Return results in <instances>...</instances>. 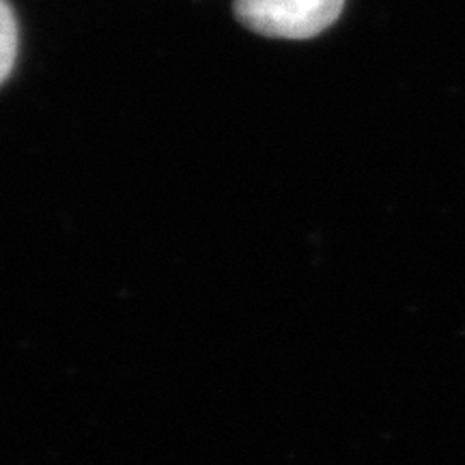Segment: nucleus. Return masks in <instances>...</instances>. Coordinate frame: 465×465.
<instances>
[{
    "label": "nucleus",
    "instance_id": "nucleus-1",
    "mask_svg": "<svg viewBox=\"0 0 465 465\" xmlns=\"http://www.w3.org/2000/svg\"><path fill=\"white\" fill-rule=\"evenodd\" d=\"M345 0H235L232 14L270 39H312L339 20Z\"/></svg>",
    "mask_w": 465,
    "mask_h": 465
},
{
    "label": "nucleus",
    "instance_id": "nucleus-2",
    "mask_svg": "<svg viewBox=\"0 0 465 465\" xmlns=\"http://www.w3.org/2000/svg\"><path fill=\"white\" fill-rule=\"evenodd\" d=\"M20 35H17V20L7 0H0V84L14 72Z\"/></svg>",
    "mask_w": 465,
    "mask_h": 465
}]
</instances>
